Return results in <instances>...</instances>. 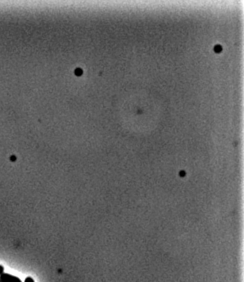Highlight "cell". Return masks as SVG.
Returning <instances> with one entry per match:
<instances>
[{
  "label": "cell",
  "mask_w": 244,
  "mask_h": 282,
  "mask_svg": "<svg viewBox=\"0 0 244 282\" xmlns=\"http://www.w3.org/2000/svg\"><path fill=\"white\" fill-rule=\"evenodd\" d=\"M3 273H4V267L0 265V274H2Z\"/></svg>",
  "instance_id": "5b68a950"
},
{
  "label": "cell",
  "mask_w": 244,
  "mask_h": 282,
  "mask_svg": "<svg viewBox=\"0 0 244 282\" xmlns=\"http://www.w3.org/2000/svg\"><path fill=\"white\" fill-rule=\"evenodd\" d=\"M24 282H34V280L31 277H27L25 279V280H24Z\"/></svg>",
  "instance_id": "277c9868"
},
{
  "label": "cell",
  "mask_w": 244,
  "mask_h": 282,
  "mask_svg": "<svg viewBox=\"0 0 244 282\" xmlns=\"http://www.w3.org/2000/svg\"><path fill=\"white\" fill-rule=\"evenodd\" d=\"M0 282H23L19 277L7 273L0 274Z\"/></svg>",
  "instance_id": "6da1fadb"
},
{
  "label": "cell",
  "mask_w": 244,
  "mask_h": 282,
  "mask_svg": "<svg viewBox=\"0 0 244 282\" xmlns=\"http://www.w3.org/2000/svg\"><path fill=\"white\" fill-rule=\"evenodd\" d=\"M214 51L216 53H221L222 51V46L221 45H216L215 46Z\"/></svg>",
  "instance_id": "7a4b0ae2"
},
{
  "label": "cell",
  "mask_w": 244,
  "mask_h": 282,
  "mask_svg": "<svg viewBox=\"0 0 244 282\" xmlns=\"http://www.w3.org/2000/svg\"><path fill=\"white\" fill-rule=\"evenodd\" d=\"M74 73H76V76H82V73H83V71H82V70L81 69V68H76Z\"/></svg>",
  "instance_id": "3957f363"
}]
</instances>
